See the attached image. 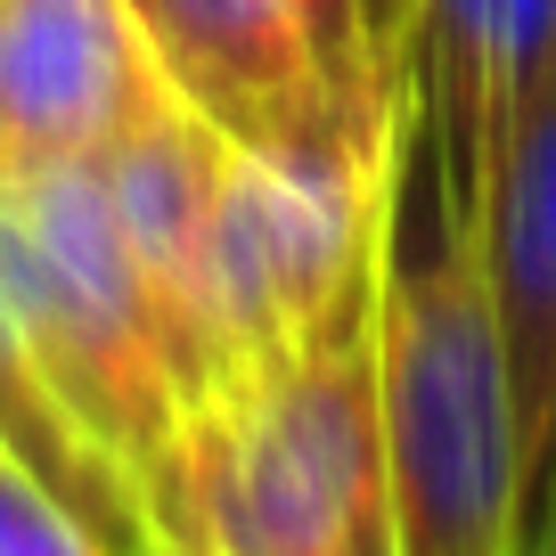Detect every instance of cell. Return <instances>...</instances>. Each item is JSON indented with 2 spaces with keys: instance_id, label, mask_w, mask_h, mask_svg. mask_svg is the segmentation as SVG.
Listing matches in <instances>:
<instances>
[{
  "instance_id": "1",
  "label": "cell",
  "mask_w": 556,
  "mask_h": 556,
  "mask_svg": "<svg viewBox=\"0 0 556 556\" xmlns=\"http://www.w3.org/2000/svg\"><path fill=\"white\" fill-rule=\"evenodd\" d=\"M368 361H377L393 556H523L516 401L483 238L417 74H401L384 123Z\"/></svg>"
},
{
  "instance_id": "2",
  "label": "cell",
  "mask_w": 556,
  "mask_h": 556,
  "mask_svg": "<svg viewBox=\"0 0 556 556\" xmlns=\"http://www.w3.org/2000/svg\"><path fill=\"white\" fill-rule=\"evenodd\" d=\"M148 540H205L222 556H393L368 328L180 417Z\"/></svg>"
},
{
  "instance_id": "3",
  "label": "cell",
  "mask_w": 556,
  "mask_h": 556,
  "mask_svg": "<svg viewBox=\"0 0 556 556\" xmlns=\"http://www.w3.org/2000/svg\"><path fill=\"white\" fill-rule=\"evenodd\" d=\"M0 303L66 426L123 475L148 523V500L180 458V384L164 368L148 287L106 213L99 164L0 180Z\"/></svg>"
},
{
  "instance_id": "4",
  "label": "cell",
  "mask_w": 556,
  "mask_h": 556,
  "mask_svg": "<svg viewBox=\"0 0 556 556\" xmlns=\"http://www.w3.org/2000/svg\"><path fill=\"white\" fill-rule=\"evenodd\" d=\"M131 34L189 115L229 148L287 131L312 106H393L361 50L352 0H123Z\"/></svg>"
},
{
  "instance_id": "5",
  "label": "cell",
  "mask_w": 556,
  "mask_h": 556,
  "mask_svg": "<svg viewBox=\"0 0 556 556\" xmlns=\"http://www.w3.org/2000/svg\"><path fill=\"white\" fill-rule=\"evenodd\" d=\"M491 319L516 401V483H523V556L556 532V41L532 66L500 156L475 197Z\"/></svg>"
},
{
  "instance_id": "6",
  "label": "cell",
  "mask_w": 556,
  "mask_h": 556,
  "mask_svg": "<svg viewBox=\"0 0 556 556\" xmlns=\"http://www.w3.org/2000/svg\"><path fill=\"white\" fill-rule=\"evenodd\" d=\"M222 156H229V139L205 115H189L173 90H156L139 106V123L99 156L106 213H115L123 254H131L139 287H148L164 368L180 384V417L238 393V361L222 344L213 287H205V222H213Z\"/></svg>"
},
{
  "instance_id": "7",
  "label": "cell",
  "mask_w": 556,
  "mask_h": 556,
  "mask_svg": "<svg viewBox=\"0 0 556 556\" xmlns=\"http://www.w3.org/2000/svg\"><path fill=\"white\" fill-rule=\"evenodd\" d=\"M156 90L123 0H0V180L99 164Z\"/></svg>"
},
{
  "instance_id": "8",
  "label": "cell",
  "mask_w": 556,
  "mask_h": 556,
  "mask_svg": "<svg viewBox=\"0 0 556 556\" xmlns=\"http://www.w3.org/2000/svg\"><path fill=\"white\" fill-rule=\"evenodd\" d=\"M556 41V0H417L409 25V66L434 99L451 173L467 189V205L483 197V173L500 156L516 99L532 83V66Z\"/></svg>"
},
{
  "instance_id": "9",
  "label": "cell",
  "mask_w": 556,
  "mask_h": 556,
  "mask_svg": "<svg viewBox=\"0 0 556 556\" xmlns=\"http://www.w3.org/2000/svg\"><path fill=\"white\" fill-rule=\"evenodd\" d=\"M0 451L17 458L25 475H41V483H50L115 556H139V548H148V523H139L123 475L66 426V409L50 401V384H41L34 352H25L17 319H9V303H0Z\"/></svg>"
},
{
  "instance_id": "10",
  "label": "cell",
  "mask_w": 556,
  "mask_h": 556,
  "mask_svg": "<svg viewBox=\"0 0 556 556\" xmlns=\"http://www.w3.org/2000/svg\"><path fill=\"white\" fill-rule=\"evenodd\" d=\"M0 556H115L41 475L0 451Z\"/></svg>"
},
{
  "instance_id": "11",
  "label": "cell",
  "mask_w": 556,
  "mask_h": 556,
  "mask_svg": "<svg viewBox=\"0 0 556 556\" xmlns=\"http://www.w3.org/2000/svg\"><path fill=\"white\" fill-rule=\"evenodd\" d=\"M352 17H361V50H368V74H377V90H401L417 0H352Z\"/></svg>"
},
{
  "instance_id": "12",
  "label": "cell",
  "mask_w": 556,
  "mask_h": 556,
  "mask_svg": "<svg viewBox=\"0 0 556 556\" xmlns=\"http://www.w3.org/2000/svg\"><path fill=\"white\" fill-rule=\"evenodd\" d=\"M139 556H222V548H205V540H148Z\"/></svg>"
},
{
  "instance_id": "13",
  "label": "cell",
  "mask_w": 556,
  "mask_h": 556,
  "mask_svg": "<svg viewBox=\"0 0 556 556\" xmlns=\"http://www.w3.org/2000/svg\"><path fill=\"white\" fill-rule=\"evenodd\" d=\"M532 556H556V532H548V540H540V548H532Z\"/></svg>"
}]
</instances>
